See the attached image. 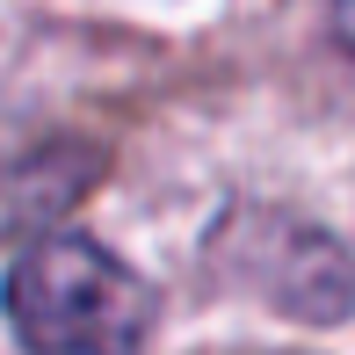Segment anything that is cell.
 <instances>
[{"mask_svg":"<svg viewBox=\"0 0 355 355\" xmlns=\"http://www.w3.org/2000/svg\"><path fill=\"white\" fill-rule=\"evenodd\" d=\"M153 290L80 232H44L8 268V334L29 355H138Z\"/></svg>","mask_w":355,"mask_h":355,"instance_id":"cell-1","label":"cell"},{"mask_svg":"<svg viewBox=\"0 0 355 355\" xmlns=\"http://www.w3.org/2000/svg\"><path fill=\"white\" fill-rule=\"evenodd\" d=\"M334 44L355 58V0H334Z\"/></svg>","mask_w":355,"mask_h":355,"instance_id":"cell-2","label":"cell"}]
</instances>
